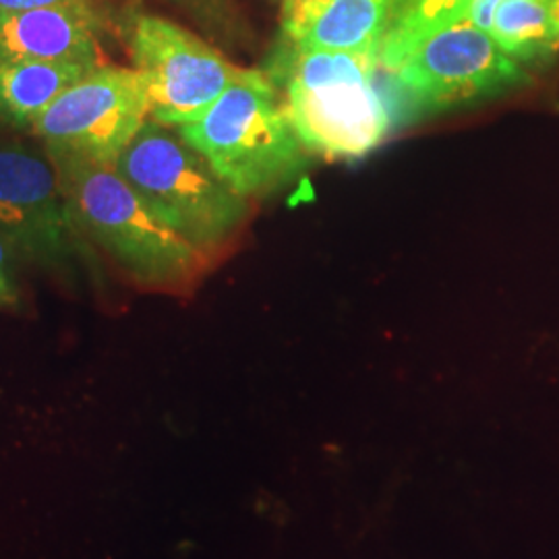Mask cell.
<instances>
[{
    "label": "cell",
    "instance_id": "11",
    "mask_svg": "<svg viewBox=\"0 0 559 559\" xmlns=\"http://www.w3.org/2000/svg\"><path fill=\"white\" fill-rule=\"evenodd\" d=\"M491 38L514 60H545L559 50V0H501Z\"/></svg>",
    "mask_w": 559,
    "mask_h": 559
},
{
    "label": "cell",
    "instance_id": "2",
    "mask_svg": "<svg viewBox=\"0 0 559 559\" xmlns=\"http://www.w3.org/2000/svg\"><path fill=\"white\" fill-rule=\"evenodd\" d=\"M81 237L152 290H180L200 278L205 255L147 207L115 166L50 154Z\"/></svg>",
    "mask_w": 559,
    "mask_h": 559
},
{
    "label": "cell",
    "instance_id": "8",
    "mask_svg": "<svg viewBox=\"0 0 559 559\" xmlns=\"http://www.w3.org/2000/svg\"><path fill=\"white\" fill-rule=\"evenodd\" d=\"M394 73L413 108L425 112L498 98L526 81L519 60L468 20L419 44Z\"/></svg>",
    "mask_w": 559,
    "mask_h": 559
},
{
    "label": "cell",
    "instance_id": "18",
    "mask_svg": "<svg viewBox=\"0 0 559 559\" xmlns=\"http://www.w3.org/2000/svg\"><path fill=\"white\" fill-rule=\"evenodd\" d=\"M170 2L195 13L198 17H218L222 13V0H170Z\"/></svg>",
    "mask_w": 559,
    "mask_h": 559
},
{
    "label": "cell",
    "instance_id": "9",
    "mask_svg": "<svg viewBox=\"0 0 559 559\" xmlns=\"http://www.w3.org/2000/svg\"><path fill=\"white\" fill-rule=\"evenodd\" d=\"M102 29L96 2L0 11V60L98 62Z\"/></svg>",
    "mask_w": 559,
    "mask_h": 559
},
{
    "label": "cell",
    "instance_id": "7",
    "mask_svg": "<svg viewBox=\"0 0 559 559\" xmlns=\"http://www.w3.org/2000/svg\"><path fill=\"white\" fill-rule=\"evenodd\" d=\"M0 237L21 260L60 276L87 263V240L73 224L46 150L0 143Z\"/></svg>",
    "mask_w": 559,
    "mask_h": 559
},
{
    "label": "cell",
    "instance_id": "5",
    "mask_svg": "<svg viewBox=\"0 0 559 559\" xmlns=\"http://www.w3.org/2000/svg\"><path fill=\"white\" fill-rule=\"evenodd\" d=\"M127 44L145 83L150 119L168 127L201 119L242 73L216 48L160 15H133Z\"/></svg>",
    "mask_w": 559,
    "mask_h": 559
},
{
    "label": "cell",
    "instance_id": "3",
    "mask_svg": "<svg viewBox=\"0 0 559 559\" xmlns=\"http://www.w3.org/2000/svg\"><path fill=\"white\" fill-rule=\"evenodd\" d=\"M175 129L245 200L290 182L307 164L278 87L255 69H242L201 119Z\"/></svg>",
    "mask_w": 559,
    "mask_h": 559
},
{
    "label": "cell",
    "instance_id": "13",
    "mask_svg": "<svg viewBox=\"0 0 559 559\" xmlns=\"http://www.w3.org/2000/svg\"><path fill=\"white\" fill-rule=\"evenodd\" d=\"M477 0H394L381 40L380 62L396 71L419 44L441 29L468 20Z\"/></svg>",
    "mask_w": 559,
    "mask_h": 559
},
{
    "label": "cell",
    "instance_id": "6",
    "mask_svg": "<svg viewBox=\"0 0 559 559\" xmlns=\"http://www.w3.org/2000/svg\"><path fill=\"white\" fill-rule=\"evenodd\" d=\"M150 120L145 83L133 67L98 64L52 102L32 131L50 154L115 166Z\"/></svg>",
    "mask_w": 559,
    "mask_h": 559
},
{
    "label": "cell",
    "instance_id": "15",
    "mask_svg": "<svg viewBox=\"0 0 559 559\" xmlns=\"http://www.w3.org/2000/svg\"><path fill=\"white\" fill-rule=\"evenodd\" d=\"M17 249L0 237V311H15L21 305L20 263Z\"/></svg>",
    "mask_w": 559,
    "mask_h": 559
},
{
    "label": "cell",
    "instance_id": "14",
    "mask_svg": "<svg viewBox=\"0 0 559 559\" xmlns=\"http://www.w3.org/2000/svg\"><path fill=\"white\" fill-rule=\"evenodd\" d=\"M332 0H282L284 40L299 41Z\"/></svg>",
    "mask_w": 559,
    "mask_h": 559
},
{
    "label": "cell",
    "instance_id": "16",
    "mask_svg": "<svg viewBox=\"0 0 559 559\" xmlns=\"http://www.w3.org/2000/svg\"><path fill=\"white\" fill-rule=\"evenodd\" d=\"M94 0H0V11H25L41 7H78L90 4Z\"/></svg>",
    "mask_w": 559,
    "mask_h": 559
},
{
    "label": "cell",
    "instance_id": "12",
    "mask_svg": "<svg viewBox=\"0 0 559 559\" xmlns=\"http://www.w3.org/2000/svg\"><path fill=\"white\" fill-rule=\"evenodd\" d=\"M394 0H332L299 44L330 50H378Z\"/></svg>",
    "mask_w": 559,
    "mask_h": 559
},
{
    "label": "cell",
    "instance_id": "4",
    "mask_svg": "<svg viewBox=\"0 0 559 559\" xmlns=\"http://www.w3.org/2000/svg\"><path fill=\"white\" fill-rule=\"evenodd\" d=\"M147 207L205 258L237 235L249 201L175 127L147 120L115 164Z\"/></svg>",
    "mask_w": 559,
    "mask_h": 559
},
{
    "label": "cell",
    "instance_id": "10",
    "mask_svg": "<svg viewBox=\"0 0 559 559\" xmlns=\"http://www.w3.org/2000/svg\"><path fill=\"white\" fill-rule=\"evenodd\" d=\"M100 62L0 60V122L32 131L41 112Z\"/></svg>",
    "mask_w": 559,
    "mask_h": 559
},
{
    "label": "cell",
    "instance_id": "1",
    "mask_svg": "<svg viewBox=\"0 0 559 559\" xmlns=\"http://www.w3.org/2000/svg\"><path fill=\"white\" fill-rule=\"evenodd\" d=\"M378 50H330L284 40L267 69L302 145L323 158H360L390 131L376 87Z\"/></svg>",
    "mask_w": 559,
    "mask_h": 559
},
{
    "label": "cell",
    "instance_id": "17",
    "mask_svg": "<svg viewBox=\"0 0 559 559\" xmlns=\"http://www.w3.org/2000/svg\"><path fill=\"white\" fill-rule=\"evenodd\" d=\"M501 0H477L468 13V21L477 25L480 29L489 32L491 21H493V11L500 4Z\"/></svg>",
    "mask_w": 559,
    "mask_h": 559
}]
</instances>
